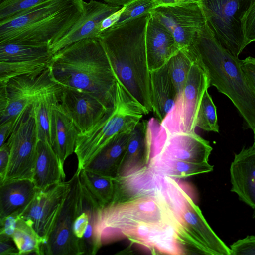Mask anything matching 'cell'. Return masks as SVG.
<instances>
[{"label": "cell", "instance_id": "cell-1", "mask_svg": "<svg viewBox=\"0 0 255 255\" xmlns=\"http://www.w3.org/2000/svg\"><path fill=\"white\" fill-rule=\"evenodd\" d=\"M149 14L108 28L98 36L117 81L140 104L146 115L152 112L145 47Z\"/></svg>", "mask_w": 255, "mask_h": 255}, {"label": "cell", "instance_id": "cell-2", "mask_svg": "<svg viewBox=\"0 0 255 255\" xmlns=\"http://www.w3.org/2000/svg\"><path fill=\"white\" fill-rule=\"evenodd\" d=\"M48 68L62 86L90 92L107 108L113 106L117 80L98 37L81 40L59 50Z\"/></svg>", "mask_w": 255, "mask_h": 255}, {"label": "cell", "instance_id": "cell-3", "mask_svg": "<svg viewBox=\"0 0 255 255\" xmlns=\"http://www.w3.org/2000/svg\"><path fill=\"white\" fill-rule=\"evenodd\" d=\"M191 49L208 77L210 87H215L231 101L255 135V94L243 75L241 60L221 45L207 25L197 34Z\"/></svg>", "mask_w": 255, "mask_h": 255}, {"label": "cell", "instance_id": "cell-4", "mask_svg": "<svg viewBox=\"0 0 255 255\" xmlns=\"http://www.w3.org/2000/svg\"><path fill=\"white\" fill-rule=\"evenodd\" d=\"M82 0H51L0 22V43L46 44L64 36L81 17Z\"/></svg>", "mask_w": 255, "mask_h": 255}, {"label": "cell", "instance_id": "cell-5", "mask_svg": "<svg viewBox=\"0 0 255 255\" xmlns=\"http://www.w3.org/2000/svg\"><path fill=\"white\" fill-rule=\"evenodd\" d=\"M144 115L143 107L117 81L113 106L90 129L78 135L74 150L77 169L86 168L117 134L132 130Z\"/></svg>", "mask_w": 255, "mask_h": 255}, {"label": "cell", "instance_id": "cell-6", "mask_svg": "<svg viewBox=\"0 0 255 255\" xmlns=\"http://www.w3.org/2000/svg\"><path fill=\"white\" fill-rule=\"evenodd\" d=\"M252 0H200L206 25L228 52L238 56L246 47L240 28V17Z\"/></svg>", "mask_w": 255, "mask_h": 255}, {"label": "cell", "instance_id": "cell-7", "mask_svg": "<svg viewBox=\"0 0 255 255\" xmlns=\"http://www.w3.org/2000/svg\"><path fill=\"white\" fill-rule=\"evenodd\" d=\"M77 169L71 179V189L60 215L45 242L40 255H82L80 240L72 231L76 217L82 211L84 197Z\"/></svg>", "mask_w": 255, "mask_h": 255}, {"label": "cell", "instance_id": "cell-8", "mask_svg": "<svg viewBox=\"0 0 255 255\" xmlns=\"http://www.w3.org/2000/svg\"><path fill=\"white\" fill-rule=\"evenodd\" d=\"M131 222L168 224L174 226L175 218L168 207L157 197L135 198L101 210L99 225L100 235L121 225Z\"/></svg>", "mask_w": 255, "mask_h": 255}, {"label": "cell", "instance_id": "cell-9", "mask_svg": "<svg viewBox=\"0 0 255 255\" xmlns=\"http://www.w3.org/2000/svg\"><path fill=\"white\" fill-rule=\"evenodd\" d=\"M38 140L36 124L31 104L17 118L6 142L9 149V160L2 180H31Z\"/></svg>", "mask_w": 255, "mask_h": 255}, {"label": "cell", "instance_id": "cell-10", "mask_svg": "<svg viewBox=\"0 0 255 255\" xmlns=\"http://www.w3.org/2000/svg\"><path fill=\"white\" fill-rule=\"evenodd\" d=\"M209 87L207 74L195 60L182 92L161 123L169 135L195 133L197 112L204 93Z\"/></svg>", "mask_w": 255, "mask_h": 255}, {"label": "cell", "instance_id": "cell-11", "mask_svg": "<svg viewBox=\"0 0 255 255\" xmlns=\"http://www.w3.org/2000/svg\"><path fill=\"white\" fill-rule=\"evenodd\" d=\"M174 214L179 241L206 255H230V249L209 225L191 196Z\"/></svg>", "mask_w": 255, "mask_h": 255}, {"label": "cell", "instance_id": "cell-12", "mask_svg": "<svg viewBox=\"0 0 255 255\" xmlns=\"http://www.w3.org/2000/svg\"><path fill=\"white\" fill-rule=\"evenodd\" d=\"M150 13L170 31L180 49L190 48L206 25L200 2L158 6Z\"/></svg>", "mask_w": 255, "mask_h": 255}, {"label": "cell", "instance_id": "cell-13", "mask_svg": "<svg viewBox=\"0 0 255 255\" xmlns=\"http://www.w3.org/2000/svg\"><path fill=\"white\" fill-rule=\"evenodd\" d=\"M70 189L71 179L37 189L30 202L19 215L31 225L43 244L60 214Z\"/></svg>", "mask_w": 255, "mask_h": 255}, {"label": "cell", "instance_id": "cell-14", "mask_svg": "<svg viewBox=\"0 0 255 255\" xmlns=\"http://www.w3.org/2000/svg\"><path fill=\"white\" fill-rule=\"evenodd\" d=\"M59 103L80 133L90 129L109 109L91 93L65 86H62Z\"/></svg>", "mask_w": 255, "mask_h": 255}, {"label": "cell", "instance_id": "cell-15", "mask_svg": "<svg viewBox=\"0 0 255 255\" xmlns=\"http://www.w3.org/2000/svg\"><path fill=\"white\" fill-rule=\"evenodd\" d=\"M84 11L80 19L60 39L50 46L53 55L64 47L78 41L98 37L103 19L123 6H114L91 0L83 2Z\"/></svg>", "mask_w": 255, "mask_h": 255}, {"label": "cell", "instance_id": "cell-16", "mask_svg": "<svg viewBox=\"0 0 255 255\" xmlns=\"http://www.w3.org/2000/svg\"><path fill=\"white\" fill-rule=\"evenodd\" d=\"M62 86L52 78L47 67L31 104L36 124L38 139L51 144L50 129L54 108L59 103Z\"/></svg>", "mask_w": 255, "mask_h": 255}, {"label": "cell", "instance_id": "cell-17", "mask_svg": "<svg viewBox=\"0 0 255 255\" xmlns=\"http://www.w3.org/2000/svg\"><path fill=\"white\" fill-rule=\"evenodd\" d=\"M231 191L253 209L255 207V141L235 154L230 167Z\"/></svg>", "mask_w": 255, "mask_h": 255}, {"label": "cell", "instance_id": "cell-18", "mask_svg": "<svg viewBox=\"0 0 255 255\" xmlns=\"http://www.w3.org/2000/svg\"><path fill=\"white\" fill-rule=\"evenodd\" d=\"M145 47L150 72L163 66L180 50L172 34L150 13L146 28Z\"/></svg>", "mask_w": 255, "mask_h": 255}, {"label": "cell", "instance_id": "cell-19", "mask_svg": "<svg viewBox=\"0 0 255 255\" xmlns=\"http://www.w3.org/2000/svg\"><path fill=\"white\" fill-rule=\"evenodd\" d=\"M212 150L208 141L196 133H176L168 136L161 157L195 163L208 162Z\"/></svg>", "mask_w": 255, "mask_h": 255}, {"label": "cell", "instance_id": "cell-20", "mask_svg": "<svg viewBox=\"0 0 255 255\" xmlns=\"http://www.w3.org/2000/svg\"><path fill=\"white\" fill-rule=\"evenodd\" d=\"M42 72L39 74L19 75L7 81L8 104L0 119V126L17 118L32 103L41 81Z\"/></svg>", "mask_w": 255, "mask_h": 255}, {"label": "cell", "instance_id": "cell-21", "mask_svg": "<svg viewBox=\"0 0 255 255\" xmlns=\"http://www.w3.org/2000/svg\"><path fill=\"white\" fill-rule=\"evenodd\" d=\"M64 166L48 142L38 140L31 180L37 190L65 181Z\"/></svg>", "mask_w": 255, "mask_h": 255}, {"label": "cell", "instance_id": "cell-22", "mask_svg": "<svg viewBox=\"0 0 255 255\" xmlns=\"http://www.w3.org/2000/svg\"><path fill=\"white\" fill-rule=\"evenodd\" d=\"M37 189L31 180L0 179V222L19 216L34 197Z\"/></svg>", "mask_w": 255, "mask_h": 255}, {"label": "cell", "instance_id": "cell-23", "mask_svg": "<svg viewBox=\"0 0 255 255\" xmlns=\"http://www.w3.org/2000/svg\"><path fill=\"white\" fill-rule=\"evenodd\" d=\"M80 133L72 120L65 113L59 103L52 111L50 135L51 145L63 165L67 158L74 152L77 139Z\"/></svg>", "mask_w": 255, "mask_h": 255}, {"label": "cell", "instance_id": "cell-24", "mask_svg": "<svg viewBox=\"0 0 255 255\" xmlns=\"http://www.w3.org/2000/svg\"><path fill=\"white\" fill-rule=\"evenodd\" d=\"M79 170L83 194L90 203L100 210L112 205L116 191V177L98 174L85 168Z\"/></svg>", "mask_w": 255, "mask_h": 255}, {"label": "cell", "instance_id": "cell-25", "mask_svg": "<svg viewBox=\"0 0 255 255\" xmlns=\"http://www.w3.org/2000/svg\"><path fill=\"white\" fill-rule=\"evenodd\" d=\"M152 112L161 123L176 103L178 97L166 64L150 72Z\"/></svg>", "mask_w": 255, "mask_h": 255}, {"label": "cell", "instance_id": "cell-26", "mask_svg": "<svg viewBox=\"0 0 255 255\" xmlns=\"http://www.w3.org/2000/svg\"><path fill=\"white\" fill-rule=\"evenodd\" d=\"M131 131L121 132L115 136L85 168L98 174L116 177Z\"/></svg>", "mask_w": 255, "mask_h": 255}, {"label": "cell", "instance_id": "cell-27", "mask_svg": "<svg viewBox=\"0 0 255 255\" xmlns=\"http://www.w3.org/2000/svg\"><path fill=\"white\" fill-rule=\"evenodd\" d=\"M147 120H140L131 130L116 177L130 175L146 165Z\"/></svg>", "mask_w": 255, "mask_h": 255}, {"label": "cell", "instance_id": "cell-28", "mask_svg": "<svg viewBox=\"0 0 255 255\" xmlns=\"http://www.w3.org/2000/svg\"><path fill=\"white\" fill-rule=\"evenodd\" d=\"M53 54L46 44L6 42L0 43V62L18 63L51 59Z\"/></svg>", "mask_w": 255, "mask_h": 255}, {"label": "cell", "instance_id": "cell-29", "mask_svg": "<svg viewBox=\"0 0 255 255\" xmlns=\"http://www.w3.org/2000/svg\"><path fill=\"white\" fill-rule=\"evenodd\" d=\"M169 177L179 179L212 171L213 166L208 162L195 163L157 156L146 165Z\"/></svg>", "mask_w": 255, "mask_h": 255}, {"label": "cell", "instance_id": "cell-30", "mask_svg": "<svg viewBox=\"0 0 255 255\" xmlns=\"http://www.w3.org/2000/svg\"><path fill=\"white\" fill-rule=\"evenodd\" d=\"M11 237L18 251V255H40L42 239L28 221L19 216L15 220Z\"/></svg>", "mask_w": 255, "mask_h": 255}, {"label": "cell", "instance_id": "cell-31", "mask_svg": "<svg viewBox=\"0 0 255 255\" xmlns=\"http://www.w3.org/2000/svg\"><path fill=\"white\" fill-rule=\"evenodd\" d=\"M195 61L192 49H181L166 63L168 72L178 97L184 88L189 71Z\"/></svg>", "mask_w": 255, "mask_h": 255}, {"label": "cell", "instance_id": "cell-32", "mask_svg": "<svg viewBox=\"0 0 255 255\" xmlns=\"http://www.w3.org/2000/svg\"><path fill=\"white\" fill-rule=\"evenodd\" d=\"M100 211L90 203L89 223L80 239L82 255H95L103 245L99 231Z\"/></svg>", "mask_w": 255, "mask_h": 255}, {"label": "cell", "instance_id": "cell-33", "mask_svg": "<svg viewBox=\"0 0 255 255\" xmlns=\"http://www.w3.org/2000/svg\"><path fill=\"white\" fill-rule=\"evenodd\" d=\"M51 60L6 63L0 62V81H8L10 78L22 74H39L48 66Z\"/></svg>", "mask_w": 255, "mask_h": 255}, {"label": "cell", "instance_id": "cell-34", "mask_svg": "<svg viewBox=\"0 0 255 255\" xmlns=\"http://www.w3.org/2000/svg\"><path fill=\"white\" fill-rule=\"evenodd\" d=\"M196 126L207 131L219 132L216 107L211 96L206 90L197 112Z\"/></svg>", "mask_w": 255, "mask_h": 255}, {"label": "cell", "instance_id": "cell-35", "mask_svg": "<svg viewBox=\"0 0 255 255\" xmlns=\"http://www.w3.org/2000/svg\"><path fill=\"white\" fill-rule=\"evenodd\" d=\"M154 0H134L123 6L119 20L111 27H116L147 13L158 6Z\"/></svg>", "mask_w": 255, "mask_h": 255}, {"label": "cell", "instance_id": "cell-36", "mask_svg": "<svg viewBox=\"0 0 255 255\" xmlns=\"http://www.w3.org/2000/svg\"><path fill=\"white\" fill-rule=\"evenodd\" d=\"M51 0H4L0 3V22Z\"/></svg>", "mask_w": 255, "mask_h": 255}, {"label": "cell", "instance_id": "cell-37", "mask_svg": "<svg viewBox=\"0 0 255 255\" xmlns=\"http://www.w3.org/2000/svg\"><path fill=\"white\" fill-rule=\"evenodd\" d=\"M241 33L247 46L255 40V0H252L240 18Z\"/></svg>", "mask_w": 255, "mask_h": 255}, {"label": "cell", "instance_id": "cell-38", "mask_svg": "<svg viewBox=\"0 0 255 255\" xmlns=\"http://www.w3.org/2000/svg\"><path fill=\"white\" fill-rule=\"evenodd\" d=\"M84 197L83 210L76 217L72 228L74 236L80 240L83 237L89 221L90 203L84 196Z\"/></svg>", "mask_w": 255, "mask_h": 255}, {"label": "cell", "instance_id": "cell-39", "mask_svg": "<svg viewBox=\"0 0 255 255\" xmlns=\"http://www.w3.org/2000/svg\"><path fill=\"white\" fill-rule=\"evenodd\" d=\"M240 66L243 75L252 92L255 94V59L248 56L241 60Z\"/></svg>", "mask_w": 255, "mask_h": 255}, {"label": "cell", "instance_id": "cell-40", "mask_svg": "<svg viewBox=\"0 0 255 255\" xmlns=\"http://www.w3.org/2000/svg\"><path fill=\"white\" fill-rule=\"evenodd\" d=\"M231 255H254L255 251V238L254 236H248L237 241L231 245Z\"/></svg>", "mask_w": 255, "mask_h": 255}, {"label": "cell", "instance_id": "cell-41", "mask_svg": "<svg viewBox=\"0 0 255 255\" xmlns=\"http://www.w3.org/2000/svg\"><path fill=\"white\" fill-rule=\"evenodd\" d=\"M0 255H18V251L11 237L0 229Z\"/></svg>", "mask_w": 255, "mask_h": 255}, {"label": "cell", "instance_id": "cell-42", "mask_svg": "<svg viewBox=\"0 0 255 255\" xmlns=\"http://www.w3.org/2000/svg\"><path fill=\"white\" fill-rule=\"evenodd\" d=\"M17 118L9 120L0 126V149L6 143L13 129Z\"/></svg>", "mask_w": 255, "mask_h": 255}, {"label": "cell", "instance_id": "cell-43", "mask_svg": "<svg viewBox=\"0 0 255 255\" xmlns=\"http://www.w3.org/2000/svg\"><path fill=\"white\" fill-rule=\"evenodd\" d=\"M9 160V149L6 143L0 149V179H2L6 172Z\"/></svg>", "mask_w": 255, "mask_h": 255}, {"label": "cell", "instance_id": "cell-44", "mask_svg": "<svg viewBox=\"0 0 255 255\" xmlns=\"http://www.w3.org/2000/svg\"><path fill=\"white\" fill-rule=\"evenodd\" d=\"M124 9L123 6L102 20L99 26L100 32L112 27L119 19Z\"/></svg>", "mask_w": 255, "mask_h": 255}, {"label": "cell", "instance_id": "cell-45", "mask_svg": "<svg viewBox=\"0 0 255 255\" xmlns=\"http://www.w3.org/2000/svg\"><path fill=\"white\" fill-rule=\"evenodd\" d=\"M6 82L0 81V119L6 110L8 104Z\"/></svg>", "mask_w": 255, "mask_h": 255}, {"label": "cell", "instance_id": "cell-46", "mask_svg": "<svg viewBox=\"0 0 255 255\" xmlns=\"http://www.w3.org/2000/svg\"><path fill=\"white\" fill-rule=\"evenodd\" d=\"M158 6L187 2H200V0H154Z\"/></svg>", "mask_w": 255, "mask_h": 255}, {"label": "cell", "instance_id": "cell-47", "mask_svg": "<svg viewBox=\"0 0 255 255\" xmlns=\"http://www.w3.org/2000/svg\"><path fill=\"white\" fill-rule=\"evenodd\" d=\"M109 4L114 6H123L134 0H103Z\"/></svg>", "mask_w": 255, "mask_h": 255}, {"label": "cell", "instance_id": "cell-48", "mask_svg": "<svg viewBox=\"0 0 255 255\" xmlns=\"http://www.w3.org/2000/svg\"><path fill=\"white\" fill-rule=\"evenodd\" d=\"M4 0H0V3L2 1H3Z\"/></svg>", "mask_w": 255, "mask_h": 255}, {"label": "cell", "instance_id": "cell-49", "mask_svg": "<svg viewBox=\"0 0 255 255\" xmlns=\"http://www.w3.org/2000/svg\"><path fill=\"white\" fill-rule=\"evenodd\" d=\"M0 225H1V223H0Z\"/></svg>", "mask_w": 255, "mask_h": 255}]
</instances>
